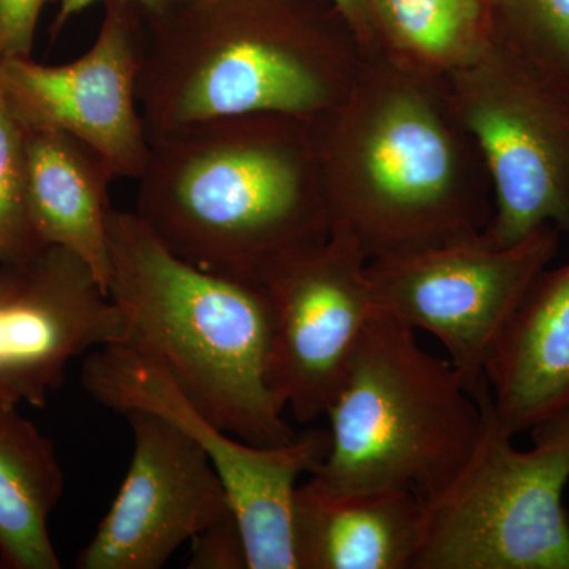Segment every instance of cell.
Masks as SVG:
<instances>
[{"instance_id": "4fadbf2b", "label": "cell", "mask_w": 569, "mask_h": 569, "mask_svg": "<svg viewBox=\"0 0 569 569\" xmlns=\"http://www.w3.org/2000/svg\"><path fill=\"white\" fill-rule=\"evenodd\" d=\"M118 306L89 266L43 246L0 272V403L43 407L71 359L121 343Z\"/></svg>"}, {"instance_id": "484cf974", "label": "cell", "mask_w": 569, "mask_h": 569, "mask_svg": "<svg viewBox=\"0 0 569 569\" xmlns=\"http://www.w3.org/2000/svg\"><path fill=\"white\" fill-rule=\"evenodd\" d=\"M486 2H488V3H489V0H486Z\"/></svg>"}, {"instance_id": "30bf717a", "label": "cell", "mask_w": 569, "mask_h": 569, "mask_svg": "<svg viewBox=\"0 0 569 569\" xmlns=\"http://www.w3.org/2000/svg\"><path fill=\"white\" fill-rule=\"evenodd\" d=\"M367 264L358 242L332 228L323 241L284 253L253 274L272 309L269 392L299 425L325 417L378 312Z\"/></svg>"}, {"instance_id": "d6986e66", "label": "cell", "mask_w": 569, "mask_h": 569, "mask_svg": "<svg viewBox=\"0 0 569 569\" xmlns=\"http://www.w3.org/2000/svg\"><path fill=\"white\" fill-rule=\"evenodd\" d=\"M493 28L569 88V0H489Z\"/></svg>"}, {"instance_id": "9a60e30c", "label": "cell", "mask_w": 569, "mask_h": 569, "mask_svg": "<svg viewBox=\"0 0 569 569\" xmlns=\"http://www.w3.org/2000/svg\"><path fill=\"white\" fill-rule=\"evenodd\" d=\"M427 505L411 490L332 493L299 485L293 503L298 569H413Z\"/></svg>"}, {"instance_id": "7402d4cb", "label": "cell", "mask_w": 569, "mask_h": 569, "mask_svg": "<svg viewBox=\"0 0 569 569\" xmlns=\"http://www.w3.org/2000/svg\"><path fill=\"white\" fill-rule=\"evenodd\" d=\"M47 0H0V59L31 58Z\"/></svg>"}, {"instance_id": "9c48e42d", "label": "cell", "mask_w": 569, "mask_h": 569, "mask_svg": "<svg viewBox=\"0 0 569 569\" xmlns=\"http://www.w3.org/2000/svg\"><path fill=\"white\" fill-rule=\"evenodd\" d=\"M552 224L509 247L481 234L397 257L370 260L378 309L413 331L429 332L477 396L486 367L538 276L559 252Z\"/></svg>"}, {"instance_id": "ac0fdd59", "label": "cell", "mask_w": 569, "mask_h": 569, "mask_svg": "<svg viewBox=\"0 0 569 569\" xmlns=\"http://www.w3.org/2000/svg\"><path fill=\"white\" fill-rule=\"evenodd\" d=\"M378 54L406 69L447 78L488 43L486 0H369Z\"/></svg>"}, {"instance_id": "277c9868", "label": "cell", "mask_w": 569, "mask_h": 569, "mask_svg": "<svg viewBox=\"0 0 569 569\" xmlns=\"http://www.w3.org/2000/svg\"><path fill=\"white\" fill-rule=\"evenodd\" d=\"M108 295L123 321L118 346L160 362L213 425L254 447H280L298 433L268 381L272 309L253 276L190 263L134 212L108 222Z\"/></svg>"}, {"instance_id": "ffe728a7", "label": "cell", "mask_w": 569, "mask_h": 569, "mask_svg": "<svg viewBox=\"0 0 569 569\" xmlns=\"http://www.w3.org/2000/svg\"><path fill=\"white\" fill-rule=\"evenodd\" d=\"M40 247L26 200L24 127L11 110L0 81V266Z\"/></svg>"}, {"instance_id": "52a82bcc", "label": "cell", "mask_w": 569, "mask_h": 569, "mask_svg": "<svg viewBox=\"0 0 569 569\" xmlns=\"http://www.w3.org/2000/svg\"><path fill=\"white\" fill-rule=\"evenodd\" d=\"M445 80L488 170L492 217L482 239L515 246L546 224L569 239V88L496 28Z\"/></svg>"}, {"instance_id": "d4e9b609", "label": "cell", "mask_w": 569, "mask_h": 569, "mask_svg": "<svg viewBox=\"0 0 569 569\" xmlns=\"http://www.w3.org/2000/svg\"><path fill=\"white\" fill-rule=\"evenodd\" d=\"M559 417L569 419V408L567 411H563V413L559 415Z\"/></svg>"}, {"instance_id": "603a6c76", "label": "cell", "mask_w": 569, "mask_h": 569, "mask_svg": "<svg viewBox=\"0 0 569 569\" xmlns=\"http://www.w3.org/2000/svg\"><path fill=\"white\" fill-rule=\"evenodd\" d=\"M329 2L335 6L336 13L353 33L362 56L366 59L376 58L378 48L369 0H329Z\"/></svg>"}, {"instance_id": "8992f818", "label": "cell", "mask_w": 569, "mask_h": 569, "mask_svg": "<svg viewBox=\"0 0 569 569\" xmlns=\"http://www.w3.org/2000/svg\"><path fill=\"white\" fill-rule=\"evenodd\" d=\"M485 408L467 466L427 503L413 569H569V419L531 429L533 448L522 451L498 427L490 391Z\"/></svg>"}, {"instance_id": "44dd1931", "label": "cell", "mask_w": 569, "mask_h": 569, "mask_svg": "<svg viewBox=\"0 0 569 569\" xmlns=\"http://www.w3.org/2000/svg\"><path fill=\"white\" fill-rule=\"evenodd\" d=\"M190 569H249L244 537L233 512L192 538Z\"/></svg>"}, {"instance_id": "7c38bea8", "label": "cell", "mask_w": 569, "mask_h": 569, "mask_svg": "<svg viewBox=\"0 0 569 569\" xmlns=\"http://www.w3.org/2000/svg\"><path fill=\"white\" fill-rule=\"evenodd\" d=\"M123 417L132 427V460L78 556L80 569L162 568L183 542L233 512L216 467L189 432L149 411Z\"/></svg>"}, {"instance_id": "3957f363", "label": "cell", "mask_w": 569, "mask_h": 569, "mask_svg": "<svg viewBox=\"0 0 569 569\" xmlns=\"http://www.w3.org/2000/svg\"><path fill=\"white\" fill-rule=\"evenodd\" d=\"M148 14L138 102L149 141L231 116L312 122L347 99L366 62L346 22L293 0H176Z\"/></svg>"}, {"instance_id": "6da1fadb", "label": "cell", "mask_w": 569, "mask_h": 569, "mask_svg": "<svg viewBox=\"0 0 569 569\" xmlns=\"http://www.w3.org/2000/svg\"><path fill=\"white\" fill-rule=\"evenodd\" d=\"M310 127L331 230L347 231L367 260L473 238L489 223L488 170L445 78L378 54Z\"/></svg>"}, {"instance_id": "5bb4252c", "label": "cell", "mask_w": 569, "mask_h": 569, "mask_svg": "<svg viewBox=\"0 0 569 569\" xmlns=\"http://www.w3.org/2000/svg\"><path fill=\"white\" fill-rule=\"evenodd\" d=\"M493 417L509 436L569 408V263L546 268L486 367Z\"/></svg>"}, {"instance_id": "8fae6325", "label": "cell", "mask_w": 569, "mask_h": 569, "mask_svg": "<svg viewBox=\"0 0 569 569\" xmlns=\"http://www.w3.org/2000/svg\"><path fill=\"white\" fill-rule=\"evenodd\" d=\"M137 7L112 0L96 41L77 61L0 59L3 91L24 129L70 134L100 153L118 178L132 179L151 149L138 102L144 24Z\"/></svg>"}, {"instance_id": "5b68a950", "label": "cell", "mask_w": 569, "mask_h": 569, "mask_svg": "<svg viewBox=\"0 0 569 569\" xmlns=\"http://www.w3.org/2000/svg\"><path fill=\"white\" fill-rule=\"evenodd\" d=\"M488 392L475 396L449 359L378 309L326 411L328 455L309 481L332 493L411 490L430 503L473 455Z\"/></svg>"}, {"instance_id": "7a4b0ae2", "label": "cell", "mask_w": 569, "mask_h": 569, "mask_svg": "<svg viewBox=\"0 0 569 569\" xmlns=\"http://www.w3.org/2000/svg\"><path fill=\"white\" fill-rule=\"evenodd\" d=\"M134 213L190 263L253 276L331 234L312 127L283 114L189 123L151 140Z\"/></svg>"}, {"instance_id": "ba28073f", "label": "cell", "mask_w": 569, "mask_h": 569, "mask_svg": "<svg viewBox=\"0 0 569 569\" xmlns=\"http://www.w3.org/2000/svg\"><path fill=\"white\" fill-rule=\"evenodd\" d=\"M81 383L96 402L116 413L149 411L189 432L222 479L244 537L249 569H298L295 493L299 477L328 455V429L306 430L280 447H254L213 425L164 366L121 346L91 351Z\"/></svg>"}, {"instance_id": "e0dca14e", "label": "cell", "mask_w": 569, "mask_h": 569, "mask_svg": "<svg viewBox=\"0 0 569 569\" xmlns=\"http://www.w3.org/2000/svg\"><path fill=\"white\" fill-rule=\"evenodd\" d=\"M17 407L0 403V567L59 569L48 519L62 497V467Z\"/></svg>"}, {"instance_id": "2e32d148", "label": "cell", "mask_w": 569, "mask_h": 569, "mask_svg": "<svg viewBox=\"0 0 569 569\" xmlns=\"http://www.w3.org/2000/svg\"><path fill=\"white\" fill-rule=\"evenodd\" d=\"M26 200L41 246L77 254L108 293L110 186L118 176L100 153L56 130L24 129Z\"/></svg>"}, {"instance_id": "cb8c5ba5", "label": "cell", "mask_w": 569, "mask_h": 569, "mask_svg": "<svg viewBox=\"0 0 569 569\" xmlns=\"http://www.w3.org/2000/svg\"><path fill=\"white\" fill-rule=\"evenodd\" d=\"M93 2H97V0H59V6L61 7H59L58 18H56V31H59V29L66 24L67 20L80 13V11L88 9ZM129 2L137 3V6H140L141 9L148 11V13H156V11L170 7L176 0H129Z\"/></svg>"}]
</instances>
